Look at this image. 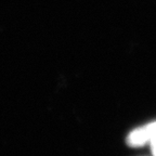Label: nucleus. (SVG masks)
<instances>
[{
	"instance_id": "nucleus-1",
	"label": "nucleus",
	"mask_w": 156,
	"mask_h": 156,
	"mask_svg": "<svg viewBox=\"0 0 156 156\" xmlns=\"http://www.w3.org/2000/svg\"><path fill=\"white\" fill-rule=\"evenodd\" d=\"M156 140V122L140 127L128 136L127 141L131 146H142L146 143L151 144Z\"/></svg>"
},
{
	"instance_id": "nucleus-2",
	"label": "nucleus",
	"mask_w": 156,
	"mask_h": 156,
	"mask_svg": "<svg viewBox=\"0 0 156 156\" xmlns=\"http://www.w3.org/2000/svg\"><path fill=\"white\" fill-rule=\"evenodd\" d=\"M151 146H152V152H153V155L156 156V140L154 142H152Z\"/></svg>"
}]
</instances>
